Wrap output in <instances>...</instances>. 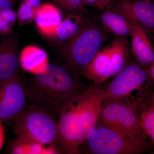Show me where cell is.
<instances>
[{
    "instance_id": "1",
    "label": "cell",
    "mask_w": 154,
    "mask_h": 154,
    "mask_svg": "<svg viewBox=\"0 0 154 154\" xmlns=\"http://www.w3.org/2000/svg\"><path fill=\"white\" fill-rule=\"evenodd\" d=\"M104 96L100 88H90L75 97L60 112L57 146L60 154H75L100 119Z\"/></svg>"
},
{
    "instance_id": "2",
    "label": "cell",
    "mask_w": 154,
    "mask_h": 154,
    "mask_svg": "<svg viewBox=\"0 0 154 154\" xmlns=\"http://www.w3.org/2000/svg\"><path fill=\"white\" fill-rule=\"evenodd\" d=\"M24 81L27 99L55 117L66 105L88 89L60 65L48 63L45 71Z\"/></svg>"
},
{
    "instance_id": "3",
    "label": "cell",
    "mask_w": 154,
    "mask_h": 154,
    "mask_svg": "<svg viewBox=\"0 0 154 154\" xmlns=\"http://www.w3.org/2000/svg\"><path fill=\"white\" fill-rule=\"evenodd\" d=\"M105 39V33L99 26L84 20L76 34L61 44L59 54L63 66L75 76H82Z\"/></svg>"
},
{
    "instance_id": "4",
    "label": "cell",
    "mask_w": 154,
    "mask_h": 154,
    "mask_svg": "<svg viewBox=\"0 0 154 154\" xmlns=\"http://www.w3.org/2000/svg\"><path fill=\"white\" fill-rule=\"evenodd\" d=\"M14 123L17 138L44 145L56 144L57 121L51 113L36 105H27Z\"/></svg>"
},
{
    "instance_id": "5",
    "label": "cell",
    "mask_w": 154,
    "mask_h": 154,
    "mask_svg": "<svg viewBox=\"0 0 154 154\" xmlns=\"http://www.w3.org/2000/svg\"><path fill=\"white\" fill-rule=\"evenodd\" d=\"M129 57L128 37H117L100 48L82 74L97 85L114 76L127 63Z\"/></svg>"
},
{
    "instance_id": "6",
    "label": "cell",
    "mask_w": 154,
    "mask_h": 154,
    "mask_svg": "<svg viewBox=\"0 0 154 154\" xmlns=\"http://www.w3.org/2000/svg\"><path fill=\"white\" fill-rule=\"evenodd\" d=\"M103 125L124 136L145 140L141 129L135 106L123 100L105 99L101 107L100 119Z\"/></svg>"
},
{
    "instance_id": "7",
    "label": "cell",
    "mask_w": 154,
    "mask_h": 154,
    "mask_svg": "<svg viewBox=\"0 0 154 154\" xmlns=\"http://www.w3.org/2000/svg\"><path fill=\"white\" fill-rule=\"evenodd\" d=\"M91 152L96 154H134L146 148L145 140L124 136L107 127L96 126L86 140Z\"/></svg>"
},
{
    "instance_id": "8",
    "label": "cell",
    "mask_w": 154,
    "mask_h": 154,
    "mask_svg": "<svg viewBox=\"0 0 154 154\" xmlns=\"http://www.w3.org/2000/svg\"><path fill=\"white\" fill-rule=\"evenodd\" d=\"M149 79H151L146 68L138 63H127L112 81L100 89L105 99L125 100L133 91L146 88Z\"/></svg>"
},
{
    "instance_id": "9",
    "label": "cell",
    "mask_w": 154,
    "mask_h": 154,
    "mask_svg": "<svg viewBox=\"0 0 154 154\" xmlns=\"http://www.w3.org/2000/svg\"><path fill=\"white\" fill-rule=\"evenodd\" d=\"M25 85L19 76L0 82V122H13L27 105Z\"/></svg>"
},
{
    "instance_id": "10",
    "label": "cell",
    "mask_w": 154,
    "mask_h": 154,
    "mask_svg": "<svg viewBox=\"0 0 154 154\" xmlns=\"http://www.w3.org/2000/svg\"><path fill=\"white\" fill-rule=\"evenodd\" d=\"M111 10L136 22L146 33L154 30V5L151 0H118Z\"/></svg>"
},
{
    "instance_id": "11",
    "label": "cell",
    "mask_w": 154,
    "mask_h": 154,
    "mask_svg": "<svg viewBox=\"0 0 154 154\" xmlns=\"http://www.w3.org/2000/svg\"><path fill=\"white\" fill-rule=\"evenodd\" d=\"M18 42L14 36H9L0 43V82L19 75Z\"/></svg>"
},
{
    "instance_id": "12",
    "label": "cell",
    "mask_w": 154,
    "mask_h": 154,
    "mask_svg": "<svg viewBox=\"0 0 154 154\" xmlns=\"http://www.w3.org/2000/svg\"><path fill=\"white\" fill-rule=\"evenodd\" d=\"M131 50L138 63L144 68L149 67L154 61L152 45L143 28L136 22L131 21Z\"/></svg>"
},
{
    "instance_id": "13",
    "label": "cell",
    "mask_w": 154,
    "mask_h": 154,
    "mask_svg": "<svg viewBox=\"0 0 154 154\" xmlns=\"http://www.w3.org/2000/svg\"><path fill=\"white\" fill-rule=\"evenodd\" d=\"M34 19L39 33L51 39L63 18L59 9L52 4L46 3L41 5Z\"/></svg>"
},
{
    "instance_id": "14",
    "label": "cell",
    "mask_w": 154,
    "mask_h": 154,
    "mask_svg": "<svg viewBox=\"0 0 154 154\" xmlns=\"http://www.w3.org/2000/svg\"><path fill=\"white\" fill-rule=\"evenodd\" d=\"M19 63L24 70L33 75L45 71L48 64V57L45 51L34 45L25 46L19 56Z\"/></svg>"
},
{
    "instance_id": "15",
    "label": "cell",
    "mask_w": 154,
    "mask_h": 154,
    "mask_svg": "<svg viewBox=\"0 0 154 154\" xmlns=\"http://www.w3.org/2000/svg\"><path fill=\"white\" fill-rule=\"evenodd\" d=\"M100 20L105 30L117 37L130 36L131 21L118 12L111 9L106 10L101 14Z\"/></svg>"
},
{
    "instance_id": "16",
    "label": "cell",
    "mask_w": 154,
    "mask_h": 154,
    "mask_svg": "<svg viewBox=\"0 0 154 154\" xmlns=\"http://www.w3.org/2000/svg\"><path fill=\"white\" fill-rule=\"evenodd\" d=\"M8 152L11 154H57L56 144L44 145L27 140L17 138L10 143Z\"/></svg>"
},
{
    "instance_id": "17",
    "label": "cell",
    "mask_w": 154,
    "mask_h": 154,
    "mask_svg": "<svg viewBox=\"0 0 154 154\" xmlns=\"http://www.w3.org/2000/svg\"><path fill=\"white\" fill-rule=\"evenodd\" d=\"M84 20L82 14H69L57 25L51 39L60 44L67 41L79 31Z\"/></svg>"
},
{
    "instance_id": "18",
    "label": "cell",
    "mask_w": 154,
    "mask_h": 154,
    "mask_svg": "<svg viewBox=\"0 0 154 154\" xmlns=\"http://www.w3.org/2000/svg\"><path fill=\"white\" fill-rule=\"evenodd\" d=\"M40 5L41 0H21L17 13L19 24L23 25L32 22Z\"/></svg>"
},
{
    "instance_id": "19",
    "label": "cell",
    "mask_w": 154,
    "mask_h": 154,
    "mask_svg": "<svg viewBox=\"0 0 154 154\" xmlns=\"http://www.w3.org/2000/svg\"><path fill=\"white\" fill-rule=\"evenodd\" d=\"M139 125L141 129L148 136L152 142L154 141V105L149 106L142 112L139 116Z\"/></svg>"
},
{
    "instance_id": "20",
    "label": "cell",
    "mask_w": 154,
    "mask_h": 154,
    "mask_svg": "<svg viewBox=\"0 0 154 154\" xmlns=\"http://www.w3.org/2000/svg\"><path fill=\"white\" fill-rule=\"evenodd\" d=\"M71 14H82L85 8L83 0H53Z\"/></svg>"
},
{
    "instance_id": "21",
    "label": "cell",
    "mask_w": 154,
    "mask_h": 154,
    "mask_svg": "<svg viewBox=\"0 0 154 154\" xmlns=\"http://www.w3.org/2000/svg\"><path fill=\"white\" fill-rule=\"evenodd\" d=\"M0 16L11 26L14 25L17 18V13L12 9L0 8Z\"/></svg>"
},
{
    "instance_id": "22",
    "label": "cell",
    "mask_w": 154,
    "mask_h": 154,
    "mask_svg": "<svg viewBox=\"0 0 154 154\" xmlns=\"http://www.w3.org/2000/svg\"><path fill=\"white\" fill-rule=\"evenodd\" d=\"M12 26L0 16V33L8 34L11 32Z\"/></svg>"
},
{
    "instance_id": "23",
    "label": "cell",
    "mask_w": 154,
    "mask_h": 154,
    "mask_svg": "<svg viewBox=\"0 0 154 154\" xmlns=\"http://www.w3.org/2000/svg\"><path fill=\"white\" fill-rule=\"evenodd\" d=\"M16 0H0V8L12 9Z\"/></svg>"
},
{
    "instance_id": "24",
    "label": "cell",
    "mask_w": 154,
    "mask_h": 154,
    "mask_svg": "<svg viewBox=\"0 0 154 154\" xmlns=\"http://www.w3.org/2000/svg\"><path fill=\"white\" fill-rule=\"evenodd\" d=\"M5 128L2 122H0V150L2 148L5 140Z\"/></svg>"
},
{
    "instance_id": "25",
    "label": "cell",
    "mask_w": 154,
    "mask_h": 154,
    "mask_svg": "<svg viewBox=\"0 0 154 154\" xmlns=\"http://www.w3.org/2000/svg\"><path fill=\"white\" fill-rule=\"evenodd\" d=\"M115 0H100L97 8L99 9H104L105 7L109 5Z\"/></svg>"
},
{
    "instance_id": "26",
    "label": "cell",
    "mask_w": 154,
    "mask_h": 154,
    "mask_svg": "<svg viewBox=\"0 0 154 154\" xmlns=\"http://www.w3.org/2000/svg\"><path fill=\"white\" fill-rule=\"evenodd\" d=\"M100 0H83L85 6H91L97 8Z\"/></svg>"
},
{
    "instance_id": "27",
    "label": "cell",
    "mask_w": 154,
    "mask_h": 154,
    "mask_svg": "<svg viewBox=\"0 0 154 154\" xmlns=\"http://www.w3.org/2000/svg\"><path fill=\"white\" fill-rule=\"evenodd\" d=\"M149 67V69L147 70L149 76L152 79V80H153L154 79V61L151 64Z\"/></svg>"
}]
</instances>
